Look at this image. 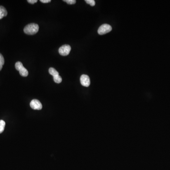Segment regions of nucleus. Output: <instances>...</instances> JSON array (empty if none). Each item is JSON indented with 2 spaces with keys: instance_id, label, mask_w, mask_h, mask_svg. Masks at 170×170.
Listing matches in <instances>:
<instances>
[{
  "instance_id": "20e7f679",
  "label": "nucleus",
  "mask_w": 170,
  "mask_h": 170,
  "mask_svg": "<svg viewBox=\"0 0 170 170\" xmlns=\"http://www.w3.org/2000/svg\"><path fill=\"white\" fill-rule=\"evenodd\" d=\"M71 50V47L69 45H63L59 47V53L62 56H67L69 54Z\"/></svg>"
},
{
  "instance_id": "f03ea898",
  "label": "nucleus",
  "mask_w": 170,
  "mask_h": 170,
  "mask_svg": "<svg viewBox=\"0 0 170 170\" xmlns=\"http://www.w3.org/2000/svg\"><path fill=\"white\" fill-rule=\"evenodd\" d=\"M15 68L17 70L19 71V74L21 76L25 77L29 75V72L23 65L22 63L20 62H18L15 64Z\"/></svg>"
},
{
  "instance_id": "4468645a",
  "label": "nucleus",
  "mask_w": 170,
  "mask_h": 170,
  "mask_svg": "<svg viewBox=\"0 0 170 170\" xmlns=\"http://www.w3.org/2000/svg\"><path fill=\"white\" fill-rule=\"evenodd\" d=\"M28 2L31 4H34L37 2V0H28Z\"/></svg>"
},
{
  "instance_id": "f257e3e1",
  "label": "nucleus",
  "mask_w": 170,
  "mask_h": 170,
  "mask_svg": "<svg viewBox=\"0 0 170 170\" xmlns=\"http://www.w3.org/2000/svg\"><path fill=\"white\" fill-rule=\"evenodd\" d=\"M38 30L39 26L38 25L35 23L29 24L24 29V33L29 35H35L38 32Z\"/></svg>"
},
{
  "instance_id": "423d86ee",
  "label": "nucleus",
  "mask_w": 170,
  "mask_h": 170,
  "mask_svg": "<svg viewBox=\"0 0 170 170\" xmlns=\"http://www.w3.org/2000/svg\"><path fill=\"white\" fill-rule=\"evenodd\" d=\"M80 80L81 84L83 86L88 87L90 84V80L88 76L87 75L83 74L81 75Z\"/></svg>"
},
{
  "instance_id": "1a4fd4ad",
  "label": "nucleus",
  "mask_w": 170,
  "mask_h": 170,
  "mask_svg": "<svg viewBox=\"0 0 170 170\" xmlns=\"http://www.w3.org/2000/svg\"><path fill=\"white\" fill-rule=\"evenodd\" d=\"M5 126V122L3 120H0V134L4 131Z\"/></svg>"
},
{
  "instance_id": "2eb2a0df",
  "label": "nucleus",
  "mask_w": 170,
  "mask_h": 170,
  "mask_svg": "<svg viewBox=\"0 0 170 170\" xmlns=\"http://www.w3.org/2000/svg\"><path fill=\"white\" fill-rule=\"evenodd\" d=\"M40 2L42 3H48L51 2V0H40Z\"/></svg>"
},
{
  "instance_id": "6e6552de",
  "label": "nucleus",
  "mask_w": 170,
  "mask_h": 170,
  "mask_svg": "<svg viewBox=\"0 0 170 170\" xmlns=\"http://www.w3.org/2000/svg\"><path fill=\"white\" fill-rule=\"evenodd\" d=\"M49 73L53 76L59 75V72L53 68H50L49 69Z\"/></svg>"
},
{
  "instance_id": "f8f14e48",
  "label": "nucleus",
  "mask_w": 170,
  "mask_h": 170,
  "mask_svg": "<svg viewBox=\"0 0 170 170\" xmlns=\"http://www.w3.org/2000/svg\"><path fill=\"white\" fill-rule=\"evenodd\" d=\"M85 2L87 4L90 5L91 6H94L95 5V4H96V2H95L94 0H86Z\"/></svg>"
},
{
  "instance_id": "ddd939ff",
  "label": "nucleus",
  "mask_w": 170,
  "mask_h": 170,
  "mask_svg": "<svg viewBox=\"0 0 170 170\" xmlns=\"http://www.w3.org/2000/svg\"><path fill=\"white\" fill-rule=\"evenodd\" d=\"M64 2H67L69 4H75L76 2V1L75 0H64Z\"/></svg>"
},
{
  "instance_id": "9d476101",
  "label": "nucleus",
  "mask_w": 170,
  "mask_h": 170,
  "mask_svg": "<svg viewBox=\"0 0 170 170\" xmlns=\"http://www.w3.org/2000/svg\"><path fill=\"white\" fill-rule=\"evenodd\" d=\"M53 80H54V82H55V83H60L62 82V77L59 75L53 76Z\"/></svg>"
},
{
  "instance_id": "7ed1b4c3",
  "label": "nucleus",
  "mask_w": 170,
  "mask_h": 170,
  "mask_svg": "<svg viewBox=\"0 0 170 170\" xmlns=\"http://www.w3.org/2000/svg\"><path fill=\"white\" fill-rule=\"evenodd\" d=\"M112 28L110 25L104 24L102 25L98 29V33L100 35H103L112 31Z\"/></svg>"
},
{
  "instance_id": "0eeeda50",
  "label": "nucleus",
  "mask_w": 170,
  "mask_h": 170,
  "mask_svg": "<svg viewBox=\"0 0 170 170\" xmlns=\"http://www.w3.org/2000/svg\"><path fill=\"white\" fill-rule=\"evenodd\" d=\"M7 14L6 9L2 6H0V19L6 16Z\"/></svg>"
},
{
  "instance_id": "9b49d317",
  "label": "nucleus",
  "mask_w": 170,
  "mask_h": 170,
  "mask_svg": "<svg viewBox=\"0 0 170 170\" xmlns=\"http://www.w3.org/2000/svg\"><path fill=\"white\" fill-rule=\"evenodd\" d=\"M4 64V59L1 53H0V71L2 69Z\"/></svg>"
},
{
  "instance_id": "39448f33",
  "label": "nucleus",
  "mask_w": 170,
  "mask_h": 170,
  "mask_svg": "<svg viewBox=\"0 0 170 170\" xmlns=\"http://www.w3.org/2000/svg\"><path fill=\"white\" fill-rule=\"evenodd\" d=\"M30 107L34 110H40L42 109V104L39 100L33 99L30 103Z\"/></svg>"
}]
</instances>
